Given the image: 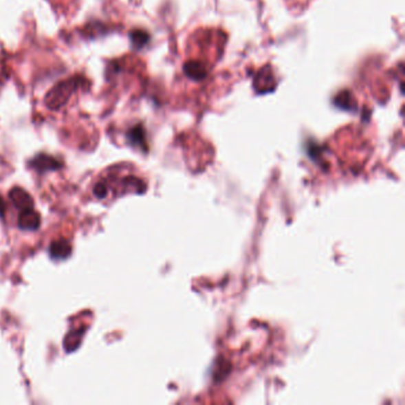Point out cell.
<instances>
[{"mask_svg": "<svg viewBox=\"0 0 405 405\" xmlns=\"http://www.w3.org/2000/svg\"><path fill=\"white\" fill-rule=\"evenodd\" d=\"M93 193H94V195H96V197L104 199L105 196L107 195V186H106V183H98L96 187H94V189H93Z\"/></svg>", "mask_w": 405, "mask_h": 405, "instance_id": "8fae6325", "label": "cell"}, {"mask_svg": "<svg viewBox=\"0 0 405 405\" xmlns=\"http://www.w3.org/2000/svg\"><path fill=\"white\" fill-rule=\"evenodd\" d=\"M127 142L132 145V146H137V148L146 149V143H145V131H144L142 125H137V127H132L129 132H127Z\"/></svg>", "mask_w": 405, "mask_h": 405, "instance_id": "52a82bcc", "label": "cell"}, {"mask_svg": "<svg viewBox=\"0 0 405 405\" xmlns=\"http://www.w3.org/2000/svg\"><path fill=\"white\" fill-rule=\"evenodd\" d=\"M5 213V204L3 199L0 197V217H4Z\"/></svg>", "mask_w": 405, "mask_h": 405, "instance_id": "7c38bea8", "label": "cell"}, {"mask_svg": "<svg viewBox=\"0 0 405 405\" xmlns=\"http://www.w3.org/2000/svg\"><path fill=\"white\" fill-rule=\"evenodd\" d=\"M72 250H73L72 245L67 240L58 239L52 241L49 248V253L54 261H65L70 257Z\"/></svg>", "mask_w": 405, "mask_h": 405, "instance_id": "5b68a950", "label": "cell"}, {"mask_svg": "<svg viewBox=\"0 0 405 405\" xmlns=\"http://www.w3.org/2000/svg\"><path fill=\"white\" fill-rule=\"evenodd\" d=\"M83 333H85V331H74L65 336L63 344H65V349L67 352H73V351L78 349L80 344H81Z\"/></svg>", "mask_w": 405, "mask_h": 405, "instance_id": "9c48e42d", "label": "cell"}, {"mask_svg": "<svg viewBox=\"0 0 405 405\" xmlns=\"http://www.w3.org/2000/svg\"><path fill=\"white\" fill-rule=\"evenodd\" d=\"M272 78L274 76L271 74V70L269 68L261 70L259 74L257 75V78H256V83H254L256 89L258 91H261V93H265V91H270V88L267 87V85H266V81L272 83Z\"/></svg>", "mask_w": 405, "mask_h": 405, "instance_id": "30bf717a", "label": "cell"}, {"mask_svg": "<svg viewBox=\"0 0 405 405\" xmlns=\"http://www.w3.org/2000/svg\"><path fill=\"white\" fill-rule=\"evenodd\" d=\"M131 44L133 48L140 50V49L145 47L150 41V36L148 32H145L143 30H133L131 31L130 34Z\"/></svg>", "mask_w": 405, "mask_h": 405, "instance_id": "ba28073f", "label": "cell"}, {"mask_svg": "<svg viewBox=\"0 0 405 405\" xmlns=\"http://www.w3.org/2000/svg\"><path fill=\"white\" fill-rule=\"evenodd\" d=\"M9 196L10 200L12 201L14 207L22 209V210H24V209L34 208V200H32V197L23 188H13L12 190L10 192Z\"/></svg>", "mask_w": 405, "mask_h": 405, "instance_id": "277c9868", "label": "cell"}, {"mask_svg": "<svg viewBox=\"0 0 405 405\" xmlns=\"http://www.w3.org/2000/svg\"><path fill=\"white\" fill-rule=\"evenodd\" d=\"M29 166H30L31 169L36 170L37 173L44 174V173H48V171L61 169L62 163L58 160H56L55 157L50 156V155L39 153L29 162Z\"/></svg>", "mask_w": 405, "mask_h": 405, "instance_id": "7a4b0ae2", "label": "cell"}, {"mask_svg": "<svg viewBox=\"0 0 405 405\" xmlns=\"http://www.w3.org/2000/svg\"><path fill=\"white\" fill-rule=\"evenodd\" d=\"M183 70H184V74L187 75V78L194 81H202L208 74L207 67L200 61H189L184 63Z\"/></svg>", "mask_w": 405, "mask_h": 405, "instance_id": "8992f818", "label": "cell"}, {"mask_svg": "<svg viewBox=\"0 0 405 405\" xmlns=\"http://www.w3.org/2000/svg\"><path fill=\"white\" fill-rule=\"evenodd\" d=\"M83 78L78 76L65 80L62 83H57L54 86L52 91H48V94L44 98V104L50 109H58L63 107L70 96L78 91V88L83 85Z\"/></svg>", "mask_w": 405, "mask_h": 405, "instance_id": "6da1fadb", "label": "cell"}, {"mask_svg": "<svg viewBox=\"0 0 405 405\" xmlns=\"http://www.w3.org/2000/svg\"><path fill=\"white\" fill-rule=\"evenodd\" d=\"M41 225V217L34 208L24 209L18 217V227L23 231H36Z\"/></svg>", "mask_w": 405, "mask_h": 405, "instance_id": "3957f363", "label": "cell"}]
</instances>
